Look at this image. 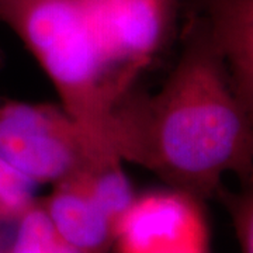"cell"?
<instances>
[{
    "label": "cell",
    "instance_id": "cell-1",
    "mask_svg": "<svg viewBox=\"0 0 253 253\" xmlns=\"http://www.w3.org/2000/svg\"><path fill=\"white\" fill-rule=\"evenodd\" d=\"M181 49L162 87L129 93L113 110V152L168 187L215 199L226 173H253V124L206 26L181 11Z\"/></svg>",
    "mask_w": 253,
    "mask_h": 253
},
{
    "label": "cell",
    "instance_id": "cell-2",
    "mask_svg": "<svg viewBox=\"0 0 253 253\" xmlns=\"http://www.w3.org/2000/svg\"><path fill=\"white\" fill-rule=\"evenodd\" d=\"M0 21L52 82L59 104L81 126L97 161L123 162L110 146L107 126L129 93L101 54L83 0H0Z\"/></svg>",
    "mask_w": 253,
    "mask_h": 253
},
{
    "label": "cell",
    "instance_id": "cell-3",
    "mask_svg": "<svg viewBox=\"0 0 253 253\" xmlns=\"http://www.w3.org/2000/svg\"><path fill=\"white\" fill-rule=\"evenodd\" d=\"M0 159L38 186L103 165L61 104L18 100H0Z\"/></svg>",
    "mask_w": 253,
    "mask_h": 253
},
{
    "label": "cell",
    "instance_id": "cell-4",
    "mask_svg": "<svg viewBox=\"0 0 253 253\" xmlns=\"http://www.w3.org/2000/svg\"><path fill=\"white\" fill-rule=\"evenodd\" d=\"M183 1L83 0L100 51L126 93L177 37Z\"/></svg>",
    "mask_w": 253,
    "mask_h": 253
},
{
    "label": "cell",
    "instance_id": "cell-5",
    "mask_svg": "<svg viewBox=\"0 0 253 253\" xmlns=\"http://www.w3.org/2000/svg\"><path fill=\"white\" fill-rule=\"evenodd\" d=\"M203 200L180 190L136 194L116 226V253H210Z\"/></svg>",
    "mask_w": 253,
    "mask_h": 253
},
{
    "label": "cell",
    "instance_id": "cell-6",
    "mask_svg": "<svg viewBox=\"0 0 253 253\" xmlns=\"http://www.w3.org/2000/svg\"><path fill=\"white\" fill-rule=\"evenodd\" d=\"M183 11L208 30L253 124V0H184Z\"/></svg>",
    "mask_w": 253,
    "mask_h": 253
},
{
    "label": "cell",
    "instance_id": "cell-7",
    "mask_svg": "<svg viewBox=\"0 0 253 253\" xmlns=\"http://www.w3.org/2000/svg\"><path fill=\"white\" fill-rule=\"evenodd\" d=\"M41 203L55 229L75 248L84 253L113 251L116 226L91 199L78 174L54 184L51 194Z\"/></svg>",
    "mask_w": 253,
    "mask_h": 253
},
{
    "label": "cell",
    "instance_id": "cell-8",
    "mask_svg": "<svg viewBox=\"0 0 253 253\" xmlns=\"http://www.w3.org/2000/svg\"><path fill=\"white\" fill-rule=\"evenodd\" d=\"M86 191L117 226L136 197L123 162L103 163L78 174Z\"/></svg>",
    "mask_w": 253,
    "mask_h": 253
},
{
    "label": "cell",
    "instance_id": "cell-9",
    "mask_svg": "<svg viewBox=\"0 0 253 253\" xmlns=\"http://www.w3.org/2000/svg\"><path fill=\"white\" fill-rule=\"evenodd\" d=\"M9 253H84L65 241L55 229L41 200L17 219Z\"/></svg>",
    "mask_w": 253,
    "mask_h": 253
},
{
    "label": "cell",
    "instance_id": "cell-10",
    "mask_svg": "<svg viewBox=\"0 0 253 253\" xmlns=\"http://www.w3.org/2000/svg\"><path fill=\"white\" fill-rule=\"evenodd\" d=\"M37 184L26 174L0 159V222L17 221L36 204Z\"/></svg>",
    "mask_w": 253,
    "mask_h": 253
},
{
    "label": "cell",
    "instance_id": "cell-11",
    "mask_svg": "<svg viewBox=\"0 0 253 253\" xmlns=\"http://www.w3.org/2000/svg\"><path fill=\"white\" fill-rule=\"evenodd\" d=\"M229 214L241 253H253V173L239 180V189L222 186L217 197Z\"/></svg>",
    "mask_w": 253,
    "mask_h": 253
}]
</instances>
